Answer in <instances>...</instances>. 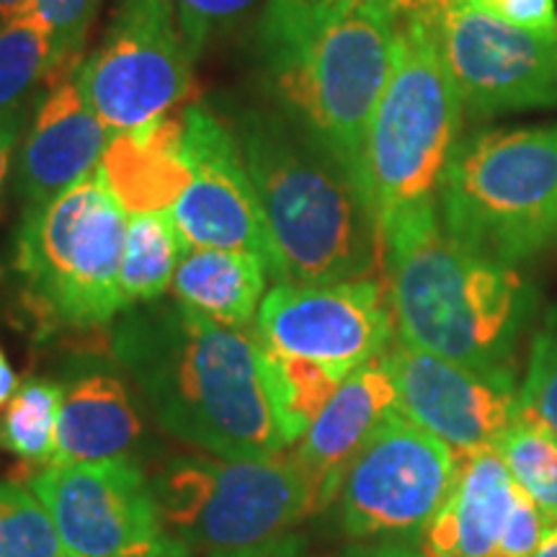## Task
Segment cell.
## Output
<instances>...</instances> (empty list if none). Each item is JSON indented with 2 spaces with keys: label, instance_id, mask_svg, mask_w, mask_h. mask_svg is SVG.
Here are the masks:
<instances>
[{
  "label": "cell",
  "instance_id": "cell-19",
  "mask_svg": "<svg viewBox=\"0 0 557 557\" xmlns=\"http://www.w3.org/2000/svg\"><path fill=\"white\" fill-rule=\"evenodd\" d=\"M181 139L184 109L109 139L99 171L129 218L171 212L191 184V169L181 150Z\"/></svg>",
  "mask_w": 557,
  "mask_h": 557
},
{
  "label": "cell",
  "instance_id": "cell-34",
  "mask_svg": "<svg viewBox=\"0 0 557 557\" xmlns=\"http://www.w3.org/2000/svg\"><path fill=\"white\" fill-rule=\"evenodd\" d=\"M212 557H308L305 555V542L297 534H284L263 545L246 547V549H230V553H212Z\"/></svg>",
  "mask_w": 557,
  "mask_h": 557
},
{
  "label": "cell",
  "instance_id": "cell-10",
  "mask_svg": "<svg viewBox=\"0 0 557 557\" xmlns=\"http://www.w3.org/2000/svg\"><path fill=\"white\" fill-rule=\"evenodd\" d=\"M191 65L171 0H120L78 78L114 137L176 111L191 90Z\"/></svg>",
  "mask_w": 557,
  "mask_h": 557
},
{
  "label": "cell",
  "instance_id": "cell-40",
  "mask_svg": "<svg viewBox=\"0 0 557 557\" xmlns=\"http://www.w3.org/2000/svg\"><path fill=\"white\" fill-rule=\"evenodd\" d=\"M534 557H557V524L549 527V532L545 534V540H542V545Z\"/></svg>",
  "mask_w": 557,
  "mask_h": 557
},
{
  "label": "cell",
  "instance_id": "cell-23",
  "mask_svg": "<svg viewBox=\"0 0 557 557\" xmlns=\"http://www.w3.org/2000/svg\"><path fill=\"white\" fill-rule=\"evenodd\" d=\"M52 78V41L37 13L0 24V116L37 107Z\"/></svg>",
  "mask_w": 557,
  "mask_h": 557
},
{
  "label": "cell",
  "instance_id": "cell-7",
  "mask_svg": "<svg viewBox=\"0 0 557 557\" xmlns=\"http://www.w3.org/2000/svg\"><path fill=\"white\" fill-rule=\"evenodd\" d=\"M127 222L101 171L41 207L24 209L16 267L60 323L94 329L127 310L120 289Z\"/></svg>",
  "mask_w": 557,
  "mask_h": 557
},
{
  "label": "cell",
  "instance_id": "cell-26",
  "mask_svg": "<svg viewBox=\"0 0 557 557\" xmlns=\"http://www.w3.org/2000/svg\"><path fill=\"white\" fill-rule=\"evenodd\" d=\"M263 357H267V374L278 423H282L284 438L292 447L305 436V431L310 429V423L315 421L346 377H338L336 372L315 364V361L282 357V354L269 351L267 346H263Z\"/></svg>",
  "mask_w": 557,
  "mask_h": 557
},
{
  "label": "cell",
  "instance_id": "cell-11",
  "mask_svg": "<svg viewBox=\"0 0 557 557\" xmlns=\"http://www.w3.org/2000/svg\"><path fill=\"white\" fill-rule=\"evenodd\" d=\"M436 39L459 99L472 114L557 103V29H521L472 0H451L436 16Z\"/></svg>",
  "mask_w": 557,
  "mask_h": 557
},
{
  "label": "cell",
  "instance_id": "cell-1",
  "mask_svg": "<svg viewBox=\"0 0 557 557\" xmlns=\"http://www.w3.org/2000/svg\"><path fill=\"white\" fill-rule=\"evenodd\" d=\"M111 348L173 436L227 459L289 449L256 333L156 299L122 312Z\"/></svg>",
  "mask_w": 557,
  "mask_h": 557
},
{
  "label": "cell",
  "instance_id": "cell-22",
  "mask_svg": "<svg viewBox=\"0 0 557 557\" xmlns=\"http://www.w3.org/2000/svg\"><path fill=\"white\" fill-rule=\"evenodd\" d=\"M184 250L186 246L173 225L171 212L129 218L120 271L124 305L132 308V305L163 299L165 292L173 287Z\"/></svg>",
  "mask_w": 557,
  "mask_h": 557
},
{
  "label": "cell",
  "instance_id": "cell-14",
  "mask_svg": "<svg viewBox=\"0 0 557 557\" xmlns=\"http://www.w3.org/2000/svg\"><path fill=\"white\" fill-rule=\"evenodd\" d=\"M181 150L191 169V184L173 205L171 218L184 246L246 250L267 263L271 276L274 259L267 222L227 122H220L205 103L184 107Z\"/></svg>",
  "mask_w": 557,
  "mask_h": 557
},
{
  "label": "cell",
  "instance_id": "cell-32",
  "mask_svg": "<svg viewBox=\"0 0 557 557\" xmlns=\"http://www.w3.org/2000/svg\"><path fill=\"white\" fill-rule=\"evenodd\" d=\"M480 9L506 21V24L521 26V29L553 32L557 29L555 0H472Z\"/></svg>",
  "mask_w": 557,
  "mask_h": 557
},
{
  "label": "cell",
  "instance_id": "cell-8",
  "mask_svg": "<svg viewBox=\"0 0 557 557\" xmlns=\"http://www.w3.org/2000/svg\"><path fill=\"white\" fill-rule=\"evenodd\" d=\"M152 487L165 532L209 553L263 545L320 513L315 487L292 455L178 457Z\"/></svg>",
  "mask_w": 557,
  "mask_h": 557
},
{
  "label": "cell",
  "instance_id": "cell-13",
  "mask_svg": "<svg viewBox=\"0 0 557 557\" xmlns=\"http://www.w3.org/2000/svg\"><path fill=\"white\" fill-rule=\"evenodd\" d=\"M29 487L58 527L67 557H107L163 534L156 487L129 457L45 465Z\"/></svg>",
  "mask_w": 557,
  "mask_h": 557
},
{
  "label": "cell",
  "instance_id": "cell-33",
  "mask_svg": "<svg viewBox=\"0 0 557 557\" xmlns=\"http://www.w3.org/2000/svg\"><path fill=\"white\" fill-rule=\"evenodd\" d=\"M32 111L34 109H21L0 116V207H3L5 186H9V176L13 163H16V150L26 132V124L32 120Z\"/></svg>",
  "mask_w": 557,
  "mask_h": 557
},
{
  "label": "cell",
  "instance_id": "cell-3",
  "mask_svg": "<svg viewBox=\"0 0 557 557\" xmlns=\"http://www.w3.org/2000/svg\"><path fill=\"white\" fill-rule=\"evenodd\" d=\"M382 235L403 344L483 372H513L537 299L513 263L457 240L438 218L436 201L395 214Z\"/></svg>",
  "mask_w": 557,
  "mask_h": 557
},
{
  "label": "cell",
  "instance_id": "cell-36",
  "mask_svg": "<svg viewBox=\"0 0 557 557\" xmlns=\"http://www.w3.org/2000/svg\"><path fill=\"white\" fill-rule=\"evenodd\" d=\"M336 557H426L416 542H369V545H351Z\"/></svg>",
  "mask_w": 557,
  "mask_h": 557
},
{
  "label": "cell",
  "instance_id": "cell-30",
  "mask_svg": "<svg viewBox=\"0 0 557 557\" xmlns=\"http://www.w3.org/2000/svg\"><path fill=\"white\" fill-rule=\"evenodd\" d=\"M171 5L191 58L199 60L209 41L243 24L259 0H171Z\"/></svg>",
  "mask_w": 557,
  "mask_h": 557
},
{
  "label": "cell",
  "instance_id": "cell-20",
  "mask_svg": "<svg viewBox=\"0 0 557 557\" xmlns=\"http://www.w3.org/2000/svg\"><path fill=\"white\" fill-rule=\"evenodd\" d=\"M143 436L127 385L111 372H86L65 385L58 444L50 465L103 462L127 457Z\"/></svg>",
  "mask_w": 557,
  "mask_h": 557
},
{
  "label": "cell",
  "instance_id": "cell-15",
  "mask_svg": "<svg viewBox=\"0 0 557 557\" xmlns=\"http://www.w3.org/2000/svg\"><path fill=\"white\" fill-rule=\"evenodd\" d=\"M385 361L400 413L457 455L498 447L517 421L521 403L513 372H483L403 341L385 348Z\"/></svg>",
  "mask_w": 557,
  "mask_h": 557
},
{
  "label": "cell",
  "instance_id": "cell-27",
  "mask_svg": "<svg viewBox=\"0 0 557 557\" xmlns=\"http://www.w3.org/2000/svg\"><path fill=\"white\" fill-rule=\"evenodd\" d=\"M0 557H67L45 504L11 480H0Z\"/></svg>",
  "mask_w": 557,
  "mask_h": 557
},
{
  "label": "cell",
  "instance_id": "cell-18",
  "mask_svg": "<svg viewBox=\"0 0 557 557\" xmlns=\"http://www.w3.org/2000/svg\"><path fill=\"white\" fill-rule=\"evenodd\" d=\"M513 487L498 447L457 455L449 496L423 529L418 547L426 557H496Z\"/></svg>",
  "mask_w": 557,
  "mask_h": 557
},
{
  "label": "cell",
  "instance_id": "cell-9",
  "mask_svg": "<svg viewBox=\"0 0 557 557\" xmlns=\"http://www.w3.org/2000/svg\"><path fill=\"white\" fill-rule=\"evenodd\" d=\"M455 475V449L395 410L346 468L336 496L341 529L357 540L418 542Z\"/></svg>",
  "mask_w": 557,
  "mask_h": 557
},
{
  "label": "cell",
  "instance_id": "cell-39",
  "mask_svg": "<svg viewBox=\"0 0 557 557\" xmlns=\"http://www.w3.org/2000/svg\"><path fill=\"white\" fill-rule=\"evenodd\" d=\"M354 3L369 5V9H377V11H385V13H393V16H398L408 0H354Z\"/></svg>",
  "mask_w": 557,
  "mask_h": 557
},
{
  "label": "cell",
  "instance_id": "cell-16",
  "mask_svg": "<svg viewBox=\"0 0 557 557\" xmlns=\"http://www.w3.org/2000/svg\"><path fill=\"white\" fill-rule=\"evenodd\" d=\"M109 139V127L83 94L78 70L52 81L32 111L13 163L24 209L41 207L99 171Z\"/></svg>",
  "mask_w": 557,
  "mask_h": 557
},
{
  "label": "cell",
  "instance_id": "cell-25",
  "mask_svg": "<svg viewBox=\"0 0 557 557\" xmlns=\"http://www.w3.org/2000/svg\"><path fill=\"white\" fill-rule=\"evenodd\" d=\"M65 385L26 380L0 416V447L29 465H50L58 444V423Z\"/></svg>",
  "mask_w": 557,
  "mask_h": 557
},
{
  "label": "cell",
  "instance_id": "cell-29",
  "mask_svg": "<svg viewBox=\"0 0 557 557\" xmlns=\"http://www.w3.org/2000/svg\"><path fill=\"white\" fill-rule=\"evenodd\" d=\"M521 410L557 431V310H549L529 351L527 377L519 387Z\"/></svg>",
  "mask_w": 557,
  "mask_h": 557
},
{
  "label": "cell",
  "instance_id": "cell-2",
  "mask_svg": "<svg viewBox=\"0 0 557 557\" xmlns=\"http://www.w3.org/2000/svg\"><path fill=\"white\" fill-rule=\"evenodd\" d=\"M227 127L267 222L274 284L377 278L385 235L351 171L274 103H243Z\"/></svg>",
  "mask_w": 557,
  "mask_h": 557
},
{
  "label": "cell",
  "instance_id": "cell-35",
  "mask_svg": "<svg viewBox=\"0 0 557 557\" xmlns=\"http://www.w3.org/2000/svg\"><path fill=\"white\" fill-rule=\"evenodd\" d=\"M191 547L186 542H181L176 537H171L169 532L158 534L156 540L143 542V545H135L124 553L116 555H107V557H189Z\"/></svg>",
  "mask_w": 557,
  "mask_h": 557
},
{
  "label": "cell",
  "instance_id": "cell-24",
  "mask_svg": "<svg viewBox=\"0 0 557 557\" xmlns=\"http://www.w3.org/2000/svg\"><path fill=\"white\" fill-rule=\"evenodd\" d=\"M508 475L537 504L549 524H557V431L542 418L519 410L517 421L498 442Z\"/></svg>",
  "mask_w": 557,
  "mask_h": 557
},
{
  "label": "cell",
  "instance_id": "cell-17",
  "mask_svg": "<svg viewBox=\"0 0 557 557\" xmlns=\"http://www.w3.org/2000/svg\"><path fill=\"white\" fill-rule=\"evenodd\" d=\"M398 410V387L389 372L385 351L354 369L325 403L292 459L315 487L318 511L336 500L346 468L374 429Z\"/></svg>",
  "mask_w": 557,
  "mask_h": 557
},
{
  "label": "cell",
  "instance_id": "cell-6",
  "mask_svg": "<svg viewBox=\"0 0 557 557\" xmlns=\"http://www.w3.org/2000/svg\"><path fill=\"white\" fill-rule=\"evenodd\" d=\"M457 240L506 263L557 248V124L459 139L436 194Z\"/></svg>",
  "mask_w": 557,
  "mask_h": 557
},
{
  "label": "cell",
  "instance_id": "cell-5",
  "mask_svg": "<svg viewBox=\"0 0 557 557\" xmlns=\"http://www.w3.org/2000/svg\"><path fill=\"white\" fill-rule=\"evenodd\" d=\"M465 103L436 39V16L400 13L393 70L369 122L361 189L380 225L436 201Z\"/></svg>",
  "mask_w": 557,
  "mask_h": 557
},
{
  "label": "cell",
  "instance_id": "cell-31",
  "mask_svg": "<svg viewBox=\"0 0 557 557\" xmlns=\"http://www.w3.org/2000/svg\"><path fill=\"white\" fill-rule=\"evenodd\" d=\"M549 527L553 524L547 521L545 511L517 485L513 487V504L511 511H508L504 534H500L496 557H534Z\"/></svg>",
  "mask_w": 557,
  "mask_h": 557
},
{
  "label": "cell",
  "instance_id": "cell-12",
  "mask_svg": "<svg viewBox=\"0 0 557 557\" xmlns=\"http://www.w3.org/2000/svg\"><path fill=\"white\" fill-rule=\"evenodd\" d=\"M393 305L380 278L341 284H274L256 312V338L269 351L348 377L380 357L393 336Z\"/></svg>",
  "mask_w": 557,
  "mask_h": 557
},
{
  "label": "cell",
  "instance_id": "cell-37",
  "mask_svg": "<svg viewBox=\"0 0 557 557\" xmlns=\"http://www.w3.org/2000/svg\"><path fill=\"white\" fill-rule=\"evenodd\" d=\"M18 389V380H16V372H13L11 361L5 359L3 348H0V410H5L9 406V400L13 398V393Z\"/></svg>",
  "mask_w": 557,
  "mask_h": 557
},
{
  "label": "cell",
  "instance_id": "cell-4",
  "mask_svg": "<svg viewBox=\"0 0 557 557\" xmlns=\"http://www.w3.org/2000/svg\"><path fill=\"white\" fill-rule=\"evenodd\" d=\"M398 16L354 0H267L259 60L271 103L361 186L369 122L393 70Z\"/></svg>",
  "mask_w": 557,
  "mask_h": 557
},
{
  "label": "cell",
  "instance_id": "cell-38",
  "mask_svg": "<svg viewBox=\"0 0 557 557\" xmlns=\"http://www.w3.org/2000/svg\"><path fill=\"white\" fill-rule=\"evenodd\" d=\"M34 5H37V0H0V24L29 16V13H34Z\"/></svg>",
  "mask_w": 557,
  "mask_h": 557
},
{
  "label": "cell",
  "instance_id": "cell-21",
  "mask_svg": "<svg viewBox=\"0 0 557 557\" xmlns=\"http://www.w3.org/2000/svg\"><path fill=\"white\" fill-rule=\"evenodd\" d=\"M269 269L259 256L227 248H186L173 297L227 329H246L267 297Z\"/></svg>",
  "mask_w": 557,
  "mask_h": 557
},
{
  "label": "cell",
  "instance_id": "cell-28",
  "mask_svg": "<svg viewBox=\"0 0 557 557\" xmlns=\"http://www.w3.org/2000/svg\"><path fill=\"white\" fill-rule=\"evenodd\" d=\"M103 0H37L34 13L52 41L54 54V78L75 73L83 62V50L90 26H94L96 13H99Z\"/></svg>",
  "mask_w": 557,
  "mask_h": 557
}]
</instances>
